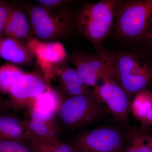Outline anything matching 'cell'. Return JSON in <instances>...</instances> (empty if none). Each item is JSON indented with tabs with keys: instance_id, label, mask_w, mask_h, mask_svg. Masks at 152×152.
Segmentation results:
<instances>
[{
	"instance_id": "cell-1",
	"label": "cell",
	"mask_w": 152,
	"mask_h": 152,
	"mask_svg": "<svg viewBox=\"0 0 152 152\" xmlns=\"http://www.w3.org/2000/svg\"><path fill=\"white\" fill-rule=\"evenodd\" d=\"M112 76L130 95L147 88L152 83V61L133 50L113 53L104 50Z\"/></svg>"
},
{
	"instance_id": "cell-2",
	"label": "cell",
	"mask_w": 152,
	"mask_h": 152,
	"mask_svg": "<svg viewBox=\"0 0 152 152\" xmlns=\"http://www.w3.org/2000/svg\"><path fill=\"white\" fill-rule=\"evenodd\" d=\"M66 5L48 9L40 5L26 6L31 32L44 42H54L69 37L76 28V15Z\"/></svg>"
},
{
	"instance_id": "cell-3",
	"label": "cell",
	"mask_w": 152,
	"mask_h": 152,
	"mask_svg": "<svg viewBox=\"0 0 152 152\" xmlns=\"http://www.w3.org/2000/svg\"><path fill=\"white\" fill-rule=\"evenodd\" d=\"M119 0L85 2L76 15V28L97 48H100L114 27Z\"/></svg>"
},
{
	"instance_id": "cell-4",
	"label": "cell",
	"mask_w": 152,
	"mask_h": 152,
	"mask_svg": "<svg viewBox=\"0 0 152 152\" xmlns=\"http://www.w3.org/2000/svg\"><path fill=\"white\" fill-rule=\"evenodd\" d=\"M114 28L116 35L124 40L146 39L152 31V0L120 1Z\"/></svg>"
},
{
	"instance_id": "cell-5",
	"label": "cell",
	"mask_w": 152,
	"mask_h": 152,
	"mask_svg": "<svg viewBox=\"0 0 152 152\" xmlns=\"http://www.w3.org/2000/svg\"><path fill=\"white\" fill-rule=\"evenodd\" d=\"M103 112L102 103L92 91L87 94L63 99L57 115L63 126L76 129L94 122L102 116Z\"/></svg>"
},
{
	"instance_id": "cell-6",
	"label": "cell",
	"mask_w": 152,
	"mask_h": 152,
	"mask_svg": "<svg viewBox=\"0 0 152 152\" xmlns=\"http://www.w3.org/2000/svg\"><path fill=\"white\" fill-rule=\"evenodd\" d=\"M132 128L103 127L78 136L71 143L78 152H123Z\"/></svg>"
},
{
	"instance_id": "cell-7",
	"label": "cell",
	"mask_w": 152,
	"mask_h": 152,
	"mask_svg": "<svg viewBox=\"0 0 152 152\" xmlns=\"http://www.w3.org/2000/svg\"><path fill=\"white\" fill-rule=\"evenodd\" d=\"M103 81L102 86L94 88L93 94L101 103L106 104L115 121L126 126L132 107L131 95L112 75L107 76Z\"/></svg>"
},
{
	"instance_id": "cell-8",
	"label": "cell",
	"mask_w": 152,
	"mask_h": 152,
	"mask_svg": "<svg viewBox=\"0 0 152 152\" xmlns=\"http://www.w3.org/2000/svg\"><path fill=\"white\" fill-rule=\"evenodd\" d=\"M26 45L37 60L46 82L56 76L57 71L68 59L65 48L59 41L44 42L29 37Z\"/></svg>"
},
{
	"instance_id": "cell-9",
	"label": "cell",
	"mask_w": 152,
	"mask_h": 152,
	"mask_svg": "<svg viewBox=\"0 0 152 152\" xmlns=\"http://www.w3.org/2000/svg\"><path fill=\"white\" fill-rule=\"evenodd\" d=\"M48 87L39 76L25 73L11 88L5 100L7 108L19 111L28 107Z\"/></svg>"
},
{
	"instance_id": "cell-10",
	"label": "cell",
	"mask_w": 152,
	"mask_h": 152,
	"mask_svg": "<svg viewBox=\"0 0 152 152\" xmlns=\"http://www.w3.org/2000/svg\"><path fill=\"white\" fill-rule=\"evenodd\" d=\"M68 59L75 66L76 71L86 84L94 88L98 86L99 80H103L107 76L112 75L102 49L95 54L75 53L68 57Z\"/></svg>"
},
{
	"instance_id": "cell-11",
	"label": "cell",
	"mask_w": 152,
	"mask_h": 152,
	"mask_svg": "<svg viewBox=\"0 0 152 152\" xmlns=\"http://www.w3.org/2000/svg\"><path fill=\"white\" fill-rule=\"evenodd\" d=\"M56 114L45 113L30 106L23 119L29 141L37 139L55 143L59 141L60 129Z\"/></svg>"
},
{
	"instance_id": "cell-12",
	"label": "cell",
	"mask_w": 152,
	"mask_h": 152,
	"mask_svg": "<svg viewBox=\"0 0 152 152\" xmlns=\"http://www.w3.org/2000/svg\"><path fill=\"white\" fill-rule=\"evenodd\" d=\"M0 58L10 62L27 65L34 58L26 43L15 38L0 37Z\"/></svg>"
},
{
	"instance_id": "cell-13",
	"label": "cell",
	"mask_w": 152,
	"mask_h": 152,
	"mask_svg": "<svg viewBox=\"0 0 152 152\" xmlns=\"http://www.w3.org/2000/svg\"><path fill=\"white\" fill-rule=\"evenodd\" d=\"M30 32L29 21L26 12L18 6L10 5L2 37L15 38L22 41L29 37Z\"/></svg>"
},
{
	"instance_id": "cell-14",
	"label": "cell",
	"mask_w": 152,
	"mask_h": 152,
	"mask_svg": "<svg viewBox=\"0 0 152 152\" xmlns=\"http://www.w3.org/2000/svg\"><path fill=\"white\" fill-rule=\"evenodd\" d=\"M61 88L68 97L87 94L91 92L75 69L65 63L57 71Z\"/></svg>"
},
{
	"instance_id": "cell-15",
	"label": "cell",
	"mask_w": 152,
	"mask_h": 152,
	"mask_svg": "<svg viewBox=\"0 0 152 152\" xmlns=\"http://www.w3.org/2000/svg\"><path fill=\"white\" fill-rule=\"evenodd\" d=\"M0 139L28 142V136L23 119L11 114L0 115Z\"/></svg>"
},
{
	"instance_id": "cell-16",
	"label": "cell",
	"mask_w": 152,
	"mask_h": 152,
	"mask_svg": "<svg viewBox=\"0 0 152 152\" xmlns=\"http://www.w3.org/2000/svg\"><path fill=\"white\" fill-rule=\"evenodd\" d=\"M63 100L59 94L49 86L30 106L43 113L57 115Z\"/></svg>"
},
{
	"instance_id": "cell-17",
	"label": "cell",
	"mask_w": 152,
	"mask_h": 152,
	"mask_svg": "<svg viewBox=\"0 0 152 152\" xmlns=\"http://www.w3.org/2000/svg\"><path fill=\"white\" fill-rule=\"evenodd\" d=\"M152 107V92L148 88L140 91L132 101L131 112L140 122Z\"/></svg>"
},
{
	"instance_id": "cell-18",
	"label": "cell",
	"mask_w": 152,
	"mask_h": 152,
	"mask_svg": "<svg viewBox=\"0 0 152 152\" xmlns=\"http://www.w3.org/2000/svg\"><path fill=\"white\" fill-rule=\"evenodd\" d=\"M25 73L12 64H5L0 67V91L9 94L14 84Z\"/></svg>"
},
{
	"instance_id": "cell-19",
	"label": "cell",
	"mask_w": 152,
	"mask_h": 152,
	"mask_svg": "<svg viewBox=\"0 0 152 152\" xmlns=\"http://www.w3.org/2000/svg\"><path fill=\"white\" fill-rule=\"evenodd\" d=\"M151 135L147 129H137L132 128L129 145L123 152H152V148L148 144Z\"/></svg>"
},
{
	"instance_id": "cell-20",
	"label": "cell",
	"mask_w": 152,
	"mask_h": 152,
	"mask_svg": "<svg viewBox=\"0 0 152 152\" xmlns=\"http://www.w3.org/2000/svg\"><path fill=\"white\" fill-rule=\"evenodd\" d=\"M34 152H78L72 143L58 141L55 143L47 142L37 139L28 141Z\"/></svg>"
},
{
	"instance_id": "cell-21",
	"label": "cell",
	"mask_w": 152,
	"mask_h": 152,
	"mask_svg": "<svg viewBox=\"0 0 152 152\" xmlns=\"http://www.w3.org/2000/svg\"><path fill=\"white\" fill-rule=\"evenodd\" d=\"M0 152H34L28 142H18L0 139Z\"/></svg>"
},
{
	"instance_id": "cell-22",
	"label": "cell",
	"mask_w": 152,
	"mask_h": 152,
	"mask_svg": "<svg viewBox=\"0 0 152 152\" xmlns=\"http://www.w3.org/2000/svg\"><path fill=\"white\" fill-rule=\"evenodd\" d=\"M9 6L0 1V37H2L6 21L8 15Z\"/></svg>"
},
{
	"instance_id": "cell-23",
	"label": "cell",
	"mask_w": 152,
	"mask_h": 152,
	"mask_svg": "<svg viewBox=\"0 0 152 152\" xmlns=\"http://www.w3.org/2000/svg\"><path fill=\"white\" fill-rule=\"evenodd\" d=\"M39 5L48 9H54L65 5L72 2L71 1L64 0H41L37 1Z\"/></svg>"
},
{
	"instance_id": "cell-24",
	"label": "cell",
	"mask_w": 152,
	"mask_h": 152,
	"mask_svg": "<svg viewBox=\"0 0 152 152\" xmlns=\"http://www.w3.org/2000/svg\"><path fill=\"white\" fill-rule=\"evenodd\" d=\"M141 129H147L148 127L152 126V107L140 122Z\"/></svg>"
},
{
	"instance_id": "cell-25",
	"label": "cell",
	"mask_w": 152,
	"mask_h": 152,
	"mask_svg": "<svg viewBox=\"0 0 152 152\" xmlns=\"http://www.w3.org/2000/svg\"><path fill=\"white\" fill-rule=\"evenodd\" d=\"M1 94V92L0 91V115L4 113V112L7 108L5 100H4L3 99Z\"/></svg>"
},
{
	"instance_id": "cell-26",
	"label": "cell",
	"mask_w": 152,
	"mask_h": 152,
	"mask_svg": "<svg viewBox=\"0 0 152 152\" xmlns=\"http://www.w3.org/2000/svg\"><path fill=\"white\" fill-rule=\"evenodd\" d=\"M146 40L148 41L149 42H150V44L152 47V31L148 36L147 37Z\"/></svg>"
},
{
	"instance_id": "cell-27",
	"label": "cell",
	"mask_w": 152,
	"mask_h": 152,
	"mask_svg": "<svg viewBox=\"0 0 152 152\" xmlns=\"http://www.w3.org/2000/svg\"><path fill=\"white\" fill-rule=\"evenodd\" d=\"M148 144L152 148V134L151 135L148 141Z\"/></svg>"
}]
</instances>
